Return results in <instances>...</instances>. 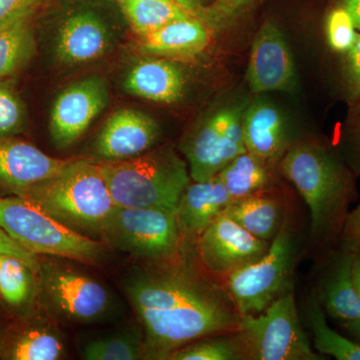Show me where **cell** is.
<instances>
[{
	"label": "cell",
	"instance_id": "cell-1",
	"mask_svg": "<svg viewBox=\"0 0 360 360\" xmlns=\"http://www.w3.org/2000/svg\"><path fill=\"white\" fill-rule=\"evenodd\" d=\"M181 255L153 264L127 284V295L143 326V359H168L179 348L208 336L243 329L224 284Z\"/></svg>",
	"mask_w": 360,
	"mask_h": 360
},
{
	"label": "cell",
	"instance_id": "cell-2",
	"mask_svg": "<svg viewBox=\"0 0 360 360\" xmlns=\"http://www.w3.org/2000/svg\"><path fill=\"white\" fill-rule=\"evenodd\" d=\"M279 172L309 206L310 246L319 257L336 248L357 195L354 172L330 148L314 141L291 146L279 162Z\"/></svg>",
	"mask_w": 360,
	"mask_h": 360
},
{
	"label": "cell",
	"instance_id": "cell-3",
	"mask_svg": "<svg viewBox=\"0 0 360 360\" xmlns=\"http://www.w3.org/2000/svg\"><path fill=\"white\" fill-rule=\"evenodd\" d=\"M13 193L86 236L101 233L116 206L99 163L84 158H73L56 176Z\"/></svg>",
	"mask_w": 360,
	"mask_h": 360
},
{
	"label": "cell",
	"instance_id": "cell-4",
	"mask_svg": "<svg viewBox=\"0 0 360 360\" xmlns=\"http://www.w3.org/2000/svg\"><path fill=\"white\" fill-rule=\"evenodd\" d=\"M116 206L172 213L191 182L186 161L169 144L120 161L99 162Z\"/></svg>",
	"mask_w": 360,
	"mask_h": 360
},
{
	"label": "cell",
	"instance_id": "cell-5",
	"mask_svg": "<svg viewBox=\"0 0 360 360\" xmlns=\"http://www.w3.org/2000/svg\"><path fill=\"white\" fill-rule=\"evenodd\" d=\"M300 248V229L290 210L264 257L238 269L225 281L224 288L243 316L260 314L295 291Z\"/></svg>",
	"mask_w": 360,
	"mask_h": 360
},
{
	"label": "cell",
	"instance_id": "cell-6",
	"mask_svg": "<svg viewBox=\"0 0 360 360\" xmlns=\"http://www.w3.org/2000/svg\"><path fill=\"white\" fill-rule=\"evenodd\" d=\"M0 227L35 255L84 262H96L104 255L101 243L59 224L18 195L0 196Z\"/></svg>",
	"mask_w": 360,
	"mask_h": 360
},
{
	"label": "cell",
	"instance_id": "cell-7",
	"mask_svg": "<svg viewBox=\"0 0 360 360\" xmlns=\"http://www.w3.org/2000/svg\"><path fill=\"white\" fill-rule=\"evenodd\" d=\"M245 360H323L314 352L296 307L295 291L255 316H243L238 331Z\"/></svg>",
	"mask_w": 360,
	"mask_h": 360
},
{
	"label": "cell",
	"instance_id": "cell-8",
	"mask_svg": "<svg viewBox=\"0 0 360 360\" xmlns=\"http://www.w3.org/2000/svg\"><path fill=\"white\" fill-rule=\"evenodd\" d=\"M101 234L118 250L150 264L175 259L184 248L174 213L158 208L115 206Z\"/></svg>",
	"mask_w": 360,
	"mask_h": 360
},
{
	"label": "cell",
	"instance_id": "cell-9",
	"mask_svg": "<svg viewBox=\"0 0 360 360\" xmlns=\"http://www.w3.org/2000/svg\"><path fill=\"white\" fill-rule=\"evenodd\" d=\"M243 105L221 108L200 123L181 144L193 181L217 176L236 156L246 153L243 134Z\"/></svg>",
	"mask_w": 360,
	"mask_h": 360
},
{
	"label": "cell",
	"instance_id": "cell-10",
	"mask_svg": "<svg viewBox=\"0 0 360 360\" xmlns=\"http://www.w3.org/2000/svg\"><path fill=\"white\" fill-rule=\"evenodd\" d=\"M269 241L258 238L224 212L193 246L198 266L220 284L231 274L264 257Z\"/></svg>",
	"mask_w": 360,
	"mask_h": 360
},
{
	"label": "cell",
	"instance_id": "cell-11",
	"mask_svg": "<svg viewBox=\"0 0 360 360\" xmlns=\"http://www.w3.org/2000/svg\"><path fill=\"white\" fill-rule=\"evenodd\" d=\"M110 101L108 85L101 77L78 80L56 97L51 113L52 141L60 148H68L86 131Z\"/></svg>",
	"mask_w": 360,
	"mask_h": 360
},
{
	"label": "cell",
	"instance_id": "cell-12",
	"mask_svg": "<svg viewBox=\"0 0 360 360\" xmlns=\"http://www.w3.org/2000/svg\"><path fill=\"white\" fill-rule=\"evenodd\" d=\"M248 80L252 91H292L296 72L292 54L283 32L272 21H265L251 46Z\"/></svg>",
	"mask_w": 360,
	"mask_h": 360
},
{
	"label": "cell",
	"instance_id": "cell-13",
	"mask_svg": "<svg viewBox=\"0 0 360 360\" xmlns=\"http://www.w3.org/2000/svg\"><path fill=\"white\" fill-rule=\"evenodd\" d=\"M44 286L52 305L73 321H94L105 314L110 305V296L103 284L75 270H45Z\"/></svg>",
	"mask_w": 360,
	"mask_h": 360
},
{
	"label": "cell",
	"instance_id": "cell-14",
	"mask_svg": "<svg viewBox=\"0 0 360 360\" xmlns=\"http://www.w3.org/2000/svg\"><path fill=\"white\" fill-rule=\"evenodd\" d=\"M158 123L142 111L123 108L115 111L104 123L97 136L94 151L101 162L136 158L156 143Z\"/></svg>",
	"mask_w": 360,
	"mask_h": 360
},
{
	"label": "cell",
	"instance_id": "cell-15",
	"mask_svg": "<svg viewBox=\"0 0 360 360\" xmlns=\"http://www.w3.org/2000/svg\"><path fill=\"white\" fill-rule=\"evenodd\" d=\"M319 257L314 291L324 311L340 323L357 319L360 302L352 276V251L338 245Z\"/></svg>",
	"mask_w": 360,
	"mask_h": 360
},
{
	"label": "cell",
	"instance_id": "cell-16",
	"mask_svg": "<svg viewBox=\"0 0 360 360\" xmlns=\"http://www.w3.org/2000/svg\"><path fill=\"white\" fill-rule=\"evenodd\" d=\"M73 160L52 158L37 146L0 136V186L11 193L56 176Z\"/></svg>",
	"mask_w": 360,
	"mask_h": 360
},
{
	"label": "cell",
	"instance_id": "cell-17",
	"mask_svg": "<svg viewBox=\"0 0 360 360\" xmlns=\"http://www.w3.org/2000/svg\"><path fill=\"white\" fill-rule=\"evenodd\" d=\"M231 201L226 187L217 175L206 181L191 182L175 212L184 243L194 246L205 229L225 212Z\"/></svg>",
	"mask_w": 360,
	"mask_h": 360
},
{
	"label": "cell",
	"instance_id": "cell-18",
	"mask_svg": "<svg viewBox=\"0 0 360 360\" xmlns=\"http://www.w3.org/2000/svg\"><path fill=\"white\" fill-rule=\"evenodd\" d=\"M112 37L97 14L82 11L71 14L59 27L56 54L65 65L89 63L110 51Z\"/></svg>",
	"mask_w": 360,
	"mask_h": 360
},
{
	"label": "cell",
	"instance_id": "cell-19",
	"mask_svg": "<svg viewBox=\"0 0 360 360\" xmlns=\"http://www.w3.org/2000/svg\"><path fill=\"white\" fill-rule=\"evenodd\" d=\"M243 134L246 150L267 162L281 160L293 146L283 116L266 101H257L245 108Z\"/></svg>",
	"mask_w": 360,
	"mask_h": 360
},
{
	"label": "cell",
	"instance_id": "cell-20",
	"mask_svg": "<svg viewBox=\"0 0 360 360\" xmlns=\"http://www.w3.org/2000/svg\"><path fill=\"white\" fill-rule=\"evenodd\" d=\"M186 86V77L179 66L161 58L136 63L124 82L129 94L158 103H177L184 97Z\"/></svg>",
	"mask_w": 360,
	"mask_h": 360
},
{
	"label": "cell",
	"instance_id": "cell-21",
	"mask_svg": "<svg viewBox=\"0 0 360 360\" xmlns=\"http://www.w3.org/2000/svg\"><path fill=\"white\" fill-rule=\"evenodd\" d=\"M290 205L272 188L232 200L225 213L252 236L271 243L291 210Z\"/></svg>",
	"mask_w": 360,
	"mask_h": 360
},
{
	"label": "cell",
	"instance_id": "cell-22",
	"mask_svg": "<svg viewBox=\"0 0 360 360\" xmlns=\"http://www.w3.org/2000/svg\"><path fill=\"white\" fill-rule=\"evenodd\" d=\"M210 28L198 18L172 21L141 37L139 51L158 58L187 59L205 51L210 41Z\"/></svg>",
	"mask_w": 360,
	"mask_h": 360
},
{
	"label": "cell",
	"instance_id": "cell-23",
	"mask_svg": "<svg viewBox=\"0 0 360 360\" xmlns=\"http://www.w3.org/2000/svg\"><path fill=\"white\" fill-rule=\"evenodd\" d=\"M267 162L246 151L234 158L217 174L226 187L232 200L245 198L251 194L276 188L274 186L270 165Z\"/></svg>",
	"mask_w": 360,
	"mask_h": 360
},
{
	"label": "cell",
	"instance_id": "cell-24",
	"mask_svg": "<svg viewBox=\"0 0 360 360\" xmlns=\"http://www.w3.org/2000/svg\"><path fill=\"white\" fill-rule=\"evenodd\" d=\"M303 312L305 324L314 335V347L319 354L338 360H360V345L328 326L326 311L314 290L305 300Z\"/></svg>",
	"mask_w": 360,
	"mask_h": 360
},
{
	"label": "cell",
	"instance_id": "cell-25",
	"mask_svg": "<svg viewBox=\"0 0 360 360\" xmlns=\"http://www.w3.org/2000/svg\"><path fill=\"white\" fill-rule=\"evenodd\" d=\"M33 16L0 25V80L16 75L32 60L37 49Z\"/></svg>",
	"mask_w": 360,
	"mask_h": 360
},
{
	"label": "cell",
	"instance_id": "cell-26",
	"mask_svg": "<svg viewBox=\"0 0 360 360\" xmlns=\"http://www.w3.org/2000/svg\"><path fill=\"white\" fill-rule=\"evenodd\" d=\"M118 4L130 27L141 37L172 21L193 16L172 0H118Z\"/></svg>",
	"mask_w": 360,
	"mask_h": 360
},
{
	"label": "cell",
	"instance_id": "cell-27",
	"mask_svg": "<svg viewBox=\"0 0 360 360\" xmlns=\"http://www.w3.org/2000/svg\"><path fill=\"white\" fill-rule=\"evenodd\" d=\"M238 333L208 336L193 341L174 350L168 359L245 360Z\"/></svg>",
	"mask_w": 360,
	"mask_h": 360
},
{
	"label": "cell",
	"instance_id": "cell-28",
	"mask_svg": "<svg viewBox=\"0 0 360 360\" xmlns=\"http://www.w3.org/2000/svg\"><path fill=\"white\" fill-rule=\"evenodd\" d=\"M89 360H136L143 359V333L139 331L92 340L84 348Z\"/></svg>",
	"mask_w": 360,
	"mask_h": 360
},
{
	"label": "cell",
	"instance_id": "cell-29",
	"mask_svg": "<svg viewBox=\"0 0 360 360\" xmlns=\"http://www.w3.org/2000/svg\"><path fill=\"white\" fill-rule=\"evenodd\" d=\"M34 272L18 258L4 255L0 259V296L8 304H23L32 292Z\"/></svg>",
	"mask_w": 360,
	"mask_h": 360
},
{
	"label": "cell",
	"instance_id": "cell-30",
	"mask_svg": "<svg viewBox=\"0 0 360 360\" xmlns=\"http://www.w3.org/2000/svg\"><path fill=\"white\" fill-rule=\"evenodd\" d=\"M65 352L63 340L45 329H32L14 342L9 354L13 360H58Z\"/></svg>",
	"mask_w": 360,
	"mask_h": 360
},
{
	"label": "cell",
	"instance_id": "cell-31",
	"mask_svg": "<svg viewBox=\"0 0 360 360\" xmlns=\"http://www.w3.org/2000/svg\"><path fill=\"white\" fill-rule=\"evenodd\" d=\"M326 32L331 51L342 56L354 46L359 34L352 14L340 4L329 11Z\"/></svg>",
	"mask_w": 360,
	"mask_h": 360
},
{
	"label": "cell",
	"instance_id": "cell-32",
	"mask_svg": "<svg viewBox=\"0 0 360 360\" xmlns=\"http://www.w3.org/2000/svg\"><path fill=\"white\" fill-rule=\"evenodd\" d=\"M25 123V104L8 80H0V136L20 134Z\"/></svg>",
	"mask_w": 360,
	"mask_h": 360
},
{
	"label": "cell",
	"instance_id": "cell-33",
	"mask_svg": "<svg viewBox=\"0 0 360 360\" xmlns=\"http://www.w3.org/2000/svg\"><path fill=\"white\" fill-rule=\"evenodd\" d=\"M258 0H213L198 16L210 30H220L232 25Z\"/></svg>",
	"mask_w": 360,
	"mask_h": 360
},
{
	"label": "cell",
	"instance_id": "cell-34",
	"mask_svg": "<svg viewBox=\"0 0 360 360\" xmlns=\"http://www.w3.org/2000/svg\"><path fill=\"white\" fill-rule=\"evenodd\" d=\"M342 77L350 101H360V32L354 46L343 54Z\"/></svg>",
	"mask_w": 360,
	"mask_h": 360
},
{
	"label": "cell",
	"instance_id": "cell-35",
	"mask_svg": "<svg viewBox=\"0 0 360 360\" xmlns=\"http://www.w3.org/2000/svg\"><path fill=\"white\" fill-rule=\"evenodd\" d=\"M44 0H0V25L33 16Z\"/></svg>",
	"mask_w": 360,
	"mask_h": 360
},
{
	"label": "cell",
	"instance_id": "cell-36",
	"mask_svg": "<svg viewBox=\"0 0 360 360\" xmlns=\"http://www.w3.org/2000/svg\"><path fill=\"white\" fill-rule=\"evenodd\" d=\"M0 255L18 258L27 264L34 274H39L41 269L37 255L32 251L26 250L25 246L11 238L1 227H0Z\"/></svg>",
	"mask_w": 360,
	"mask_h": 360
},
{
	"label": "cell",
	"instance_id": "cell-37",
	"mask_svg": "<svg viewBox=\"0 0 360 360\" xmlns=\"http://www.w3.org/2000/svg\"><path fill=\"white\" fill-rule=\"evenodd\" d=\"M338 245L352 252L360 248V203L348 213Z\"/></svg>",
	"mask_w": 360,
	"mask_h": 360
},
{
	"label": "cell",
	"instance_id": "cell-38",
	"mask_svg": "<svg viewBox=\"0 0 360 360\" xmlns=\"http://www.w3.org/2000/svg\"><path fill=\"white\" fill-rule=\"evenodd\" d=\"M359 108L352 123L349 134V150L352 158V172L360 174V101Z\"/></svg>",
	"mask_w": 360,
	"mask_h": 360
},
{
	"label": "cell",
	"instance_id": "cell-39",
	"mask_svg": "<svg viewBox=\"0 0 360 360\" xmlns=\"http://www.w3.org/2000/svg\"><path fill=\"white\" fill-rule=\"evenodd\" d=\"M172 1L179 4L184 11H186L187 13H191L196 18L200 15L201 11L207 6L205 0H172Z\"/></svg>",
	"mask_w": 360,
	"mask_h": 360
},
{
	"label": "cell",
	"instance_id": "cell-40",
	"mask_svg": "<svg viewBox=\"0 0 360 360\" xmlns=\"http://www.w3.org/2000/svg\"><path fill=\"white\" fill-rule=\"evenodd\" d=\"M340 326L343 330L347 331L352 340L360 345V316L352 321L340 322Z\"/></svg>",
	"mask_w": 360,
	"mask_h": 360
},
{
	"label": "cell",
	"instance_id": "cell-41",
	"mask_svg": "<svg viewBox=\"0 0 360 360\" xmlns=\"http://www.w3.org/2000/svg\"><path fill=\"white\" fill-rule=\"evenodd\" d=\"M338 1L352 14L357 30L360 32V0H338Z\"/></svg>",
	"mask_w": 360,
	"mask_h": 360
},
{
	"label": "cell",
	"instance_id": "cell-42",
	"mask_svg": "<svg viewBox=\"0 0 360 360\" xmlns=\"http://www.w3.org/2000/svg\"><path fill=\"white\" fill-rule=\"evenodd\" d=\"M352 276L360 302V248L352 252Z\"/></svg>",
	"mask_w": 360,
	"mask_h": 360
},
{
	"label": "cell",
	"instance_id": "cell-43",
	"mask_svg": "<svg viewBox=\"0 0 360 360\" xmlns=\"http://www.w3.org/2000/svg\"><path fill=\"white\" fill-rule=\"evenodd\" d=\"M2 257H4V255H0V259H1Z\"/></svg>",
	"mask_w": 360,
	"mask_h": 360
}]
</instances>
